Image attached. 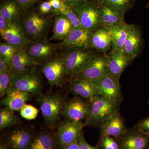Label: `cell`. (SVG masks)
Returning a JSON list of instances; mask_svg holds the SVG:
<instances>
[{"label":"cell","mask_w":149,"mask_h":149,"mask_svg":"<svg viewBox=\"0 0 149 149\" xmlns=\"http://www.w3.org/2000/svg\"><path fill=\"white\" fill-rule=\"evenodd\" d=\"M91 101V111L88 118L83 123L85 126L97 127L118 111L119 104L102 96L94 98Z\"/></svg>","instance_id":"cell-1"},{"label":"cell","mask_w":149,"mask_h":149,"mask_svg":"<svg viewBox=\"0 0 149 149\" xmlns=\"http://www.w3.org/2000/svg\"><path fill=\"white\" fill-rule=\"evenodd\" d=\"M108 55H93L82 68L72 77L73 79L94 81L108 75Z\"/></svg>","instance_id":"cell-2"},{"label":"cell","mask_w":149,"mask_h":149,"mask_svg":"<svg viewBox=\"0 0 149 149\" xmlns=\"http://www.w3.org/2000/svg\"><path fill=\"white\" fill-rule=\"evenodd\" d=\"M37 102L46 124L51 128L54 127L64 106L63 98L58 94L50 93L40 96Z\"/></svg>","instance_id":"cell-3"},{"label":"cell","mask_w":149,"mask_h":149,"mask_svg":"<svg viewBox=\"0 0 149 149\" xmlns=\"http://www.w3.org/2000/svg\"><path fill=\"white\" fill-rule=\"evenodd\" d=\"M72 8L85 29L93 32L102 26L100 8L95 0H87Z\"/></svg>","instance_id":"cell-4"},{"label":"cell","mask_w":149,"mask_h":149,"mask_svg":"<svg viewBox=\"0 0 149 149\" xmlns=\"http://www.w3.org/2000/svg\"><path fill=\"white\" fill-rule=\"evenodd\" d=\"M9 86L29 94L39 95L42 92V80L35 66L23 72L13 73Z\"/></svg>","instance_id":"cell-5"},{"label":"cell","mask_w":149,"mask_h":149,"mask_svg":"<svg viewBox=\"0 0 149 149\" xmlns=\"http://www.w3.org/2000/svg\"><path fill=\"white\" fill-rule=\"evenodd\" d=\"M25 33L32 40L45 39L50 26V21L41 13L30 12L26 14L22 20Z\"/></svg>","instance_id":"cell-6"},{"label":"cell","mask_w":149,"mask_h":149,"mask_svg":"<svg viewBox=\"0 0 149 149\" xmlns=\"http://www.w3.org/2000/svg\"><path fill=\"white\" fill-rule=\"evenodd\" d=\"M24 49L37 65L44 64L52 58L59 47L58 44L50 42L44 39L31 40Z\"/></svg>","instance_id":"cell-7"},{"label":"cell","mask_w":149,"mask_h":149,"mask_svg":"<svg viewBox=\"0 0 149 149\" xmlns=\"http://www.w3.org/2000/svg\"><path fill=\"white\" fill-rule=\"evenodd\" d=\"M90 49L76 47L66 49L64 61L66 74L72 77L80 70L95 53Z\"/></svg>","instance_id":"cell-8"},{"label":"cell","mask_w":149,"mask_h":149,"mask_svg":"<svg viewBox=\"0 0 149 149\" xmlns=\"http://www.w3.org/2000/svg\"><path fill=\"white\" fill-rule=\"evenodd\" d=\"M0 33L6 42L18 50L24 49L32 40L25 33L22 21L8 22L6 28Z\"/></svg>","instance_id":"cell-9"},{"label":"cell","mask_w":149,"mask_h":149,"mask_svg":"<svg viewBox=\"0 0 149 149\" xmlns=\"http://www.w3.org/2000/svg\"><path fill=\"white\" fill-rule=\"evenodd\" d=\"M83 99L81 97H74L65 103L62 114L70 120H86L90 114L91 101Z\"/></svg>","instance_id":"cell-10"},{"label":"cell","mask_w":149,"mask_h":149,"mask_svg":"<svg viewBox=\"0 0 149 149\" xmlns=\"http://www.w3.org/2000/svg\"><path fill=\"white\" fill-rule=\"evenodd\" d=\"M101 96L117 104L122 101V95L119 80L109 75L93 81Z\"/></svg>","instance_id":"cell-11"},{"label":"cell","mask_w":149,"mask_h":149,"mask_svg":"<svg viewBox=\"0 0 149 149\" xmlns=\"http://www.w3.org/2000/svg\"><path fill=\"white\" fill-rule=\"evenodd\" d=\"M84 127L82 121L68 120L60 125L58 130V139L63 146L78 141V138Z\"/></svg>","instance_id":"cell-12"},{"label":"cell","mask_w":149,"mask_h":149,"mask_svg":"<svg viewBox=\"0 0 149 149\" xmlns=\"http://www.w3.org/2000/svg\"><path fill=\"white\" fill-rule=\"evenodd\" d=\"M93 32L83 27L73 28L67 37L58 43L59 49L81 47L92 49L91 35Z\"/></svg>","instance_id":"cell-13"},{"label":"cell","mask_w":149,"mask_h":149,"mask_svg":"<svg viewBox=\"0 0 149 149\" xmlns=\"http://www.w3.org/2000/svg\"><path fill=\"white\" fill-rule=\"evenodd\" d=\"M42 70L51 86L61 85L66 74L64 61L61 58H55L46 62L43 65Z\"/></svg>","instance_id":"cell-14"},{"label":"cell","mask_w":149,"mask_h":149,"mask_svg":"<svg viewBox=\"0 0 149 149\" xmlns=\"http://www.w3.org/2000/svg\"><path fill=\"white\" fill-rule=\"evenodd\" d=\"M108 57V75L119 80L123 72L133 59L123 49L111 52Z\"/></svg>","instance_id":"cell-15"},{"label":"cell","mask_w":149,"mask_h":149,"mask_svg":"<svg viewBox=\"0 0 149 149\" xmlns=\"http://www.w3.org/2000/svg\"><path fill=\"white\" fill-rule=\"evenodd\" d=\"M6 97L1 102V105L12 111H19L29 99L30 94L9 86Z\"/></svg>","instance_id":"cell-16"},{"label":"cell","mask_w":149,"mask_h":149,"mask_svg":"<svg viewBox=\"0 0 149 149\" xmlns=\"http://www.w3.org/2000/svg\"><path fill=\"white\" fill-rule=\"evenodd\" d=\"M102 137H118L123 135L126 131L124 120L118 111L104 121L100 125Z\"/></svg>","instance_id":"cell-17"},{"label":"cell","mask_w":149,"mask_h":149,"mask_svg":"<svg viewBox=\"0 0 149 149\" xmlns=\"http://www.w3.org/2000/svg\"><path fill=\"white\" fill-rule=\"evenodd\" d=\"M91 48L101 53L106 54L112 48V39L110 31L106 26H102L94 30L91 38Z\"/></svg>","instance_id":"cell-18"},{"label":"cell","mask_w":149,"mask_h":149,"mask_svg":"<svg viewBox=\"0 0 149 149\" xmlns=\"http://www.w3.org/2000/svg\"><path fill=\"white\" fill-rule=\"evenodd\" d=\"M134 25L125 22L119 25L106 26L111 33L112 39L111 52L123 49L126 39Z\"/></svg>","instance_id":"cell-19"},{"label":"cell","mask_w":149,"mask_h":149,"mask_svg":"<svg viewBox=\"0 0 149 149\" xmlns=\"http://www.w3.org/2000/svg\"><path fill=\"white\" fill-rule=\"evenodd\" d=\"M70 90L81 97L91 101L95 97L100 96L95 83L88 80L73 79Z\"/></svg>","instance_id":"cell-20"},{"label":"cell","mask_w":149,"mask_h":149,"mask_svg":"<svg viewBox=\"0 0 149 149\" xmlns=\"http://www.w3.org/2000/svg\"><path fill=\"white\" fill-rule=\"evenodd\" d=\"M100 8L102 26L119 25L125 23V14L104 3L97 2Z\"/></svg>","instance_id":"cell-21"},{"label":"cell","mask_w":149,"mask_h":149,"mask_svg":"<svg viewBox=\"0 0 149 149\" xmlns=\"http://www.w3.org/2000/svg\"><path fill=\"white\" fill-rule=\"evenodd\" d=\"M143 45L142 35L138 27L134 25L126 39L123 51L125 54L133 60L141 52Z\"/></svg>","instance_id":"cell-22"},{"label":"cell","mask_w":149,"mask_h":149,"mask_svg":"<svg viewBox=\"0 0 149 149\" xmlns=\"http://www.w3.org/2000/svg\"><path fill=\"white\" fill-rule=\"evenodd\" d=\"M9 65L13 73H16L28 70L36 64L23 49L17 51L10 62Z\"/></svg>","instance_id":"cell-23"},{"label":"cell","mask_w":149,"mask_h":149,"mask_svg":"<svg viewBox=\"0 0 149 149\" xmlns=\"http://www.w3.org/2000/svg\"><path fill=\"white\" fill-rule=\"evenodd\" d=\"M73 28L72 23L66 17L63 15H56L51 39L63 41L68 36Z\"/></svg>","instance_id":"cell-24"},{"label":"cell","mask_w":149,"mask_h":149,"mask_svg":"<svg viewBox=\"0 0 149 149\" xmlns=\"http://www.w3.org/2000/svg\"><path fill=\"white\" fill-rule=\"evenodd\" d=\"M32 133L26 129H17L13 131L9 137L11 146L14 149H25L32 142Z\"/></svg>","instance_id":"cell-25"},{"label":"cell","mask_w":149,"mask_h":149,"mask_svg":"<svg viewBox=\"0 0 149 149\" xmlns=\"http://www.w3.org/2000/svg\"><path fill=\"white\" fill-rule=\"evenodd\" d=\"M23 10L15 0H9L0 6V15L9 22L21 21Z\"/></svg>","instance_id":"cell-26"},{"label":"cell","mask_w":149,"mask_h":149,"mask_svg":"<svg viewBox=\"0 0 149 149\" xmlns=\"http://www.w3.org/2000/svg\"><path fill=\"white\" fill-rule=\"evenodd\" d=\"M148 144V140L139 131L131 132L126 136L123 142V149H145Z\"/></svg>","instance_id":"cell-27"},{"label":"cell","mask_w":149,"mask_h":149,"mask_svg":"<svg viewBox=\"0 0 149 149\" xmlns=\"http://www.w3.org/2000/svg\"><path fill=\"white\" fill-rule=\"evenodd\" d=\"M55 141L53 136L49 133H42L31 142L29 149H54Z\"/></svg>","instance_id":"cell-28"},{"label":"cell","mask_w":149,"mask_h":149,"mask_svg":"<svg viewBox=\"0 0 149 149\" xmlns=\"http://www.w3.org/2000/svg\"><path fill=\"white\" fill-rule=\"evenodd\" d=\"M21 123L19 118L13 111L7 108L1 109L0 110V130Z\"/></svg>","instance_id":"cell-29"},{"label":"cell","mask_w":149,"mask_h":149,"mask_svg":"<svg viewBox=\"0 0 149 149\" xmlns=\"http://www.w3.org/2000/svg\"><path fill=\"white\" fill-rule=\"evenodd\" d=\"M97 2L104 3L114 9L125 13L130 10L136 0H95Z\"/></svg>","instance_id":"cell-30"},{"label":"cell","mask_w":149,"mask_h":149,"mask_svg":"<svg viewBox=\"0 0 149 149\" xmlns=\"http://www.w3.org/2000/svg\"><path fill=\"white\" fill-rule=\"evenodd\" d=\"M54 13L56 15H63L66 17L72 23L73 28L83 27L73 8L65 3L62 8L59 10L54 12Z\"/></svg>","instance_id":"cell-31"},{"label":"cell","mask_w":149,"mask_h":149,"mask_svg":"<svg viewBox=\"0 0 149 149\" xmlns=\"http://www.w3.org/2000/svg\"><path fill=\"white\" fill-rule=\"evenodd\" d=\"M18 50L9 43H2L0 45V56L4 58L9 64L15 54Z\"/></svg>","instance_id":"cell-32"},{"label":"cell","mask_w":149,"mask_h":149,"mask_svg":"<svg viewBox=\"0 0 149 149\" xmlns=\"http://www.w3.org/2000/svg\"><path fill=\"white\" fill-rule=\"evenodd\" d=\"M13 74V72L11 70L0 74V96L1 97L6 95Z\"/></svg>","instance_id":"cell-33"},{"label":"cell","mask_w":149,"mask_h":149,"mask_svg":"<svg viewBox=\"0 0 149 149\" xmlns=\"http://www.w3.org/2000/svg\"><path fill=\"white\" fill-rule=\"evenodd\" d=\"M22 117L28 120L35 119L38 113V109L31 105L25 104L19 111Z\"/></svg>","instance_id":"cell-34"},{"label":"cell","mask_w":149,"mask_h":149,"mask_svg":"<svg viewBox=\"0 0 149 149\" xmlns=\"http://www.w3.org/2000/svg\"><path fill=\"white\" fill-rule=\"evenodd\" d=\"M102 146L104 149H119V146L110 136L103 137Z\"/></svg>","instance_id":"cell-35"},{"label":"cell","mask_w":149,"mask_h":149,"mask_svg":"<svg viewBox=\"0 0 149 149\" xmlns=\"http://www.w3.org/2000/svg\"><path fill=\"white\" fill-rule=\"evenodd\" d=\"M138 131L145 135H149V117L139 122L137 125Z\"/></svg>","instance_id":"cell-36"},{"label":"cell","mask_w":149,"mask_h":149,"mask_svg":"<svg viewBox=\"0 0 149 149\" xmlns=\"http://www.w3.org/2000/svg\"><path fill=\"white\" fill-rule=\"evenodd\" d=\"M24 10L31 7L40 0H15Z\"/></svg>","instance_id":"cell-37"},{"label":"cell","mask_w":149,"mask_h":149,"mask_svg":"<svg viewBox=\"0 0 149 149\" xmlns=\"http://www.w3.org/2000/svg\"><path fill=\"white\" fill-rule=\"evenodd\" d=\"M78 142L80 149H99L97 147L93 146L88 144L85 141L82 133L78 138Z\"/></svg>","instance_id":"cell-38"},{"label":"cell","mask_w":149,"mask_h":149,"mask_svg":"<svg viewBox=\"0 0 149 149\" xmlns=\"http://www.w3.org/2000/svg\"><path fill=\"white\" fill-rule=\"evenodd\" d=\"M52 5L49 1H45L41 3L39 6V10L42 14L49 13L52 8Z\"/></svg>","instance_id":"cell-39"},{"label":"cell","mask_w":149,"mask_h":149,"mask_svg":"<svg viewBox=\"0 0 149 149\" xmlns=\"http://www.w3.org/2000/svg\"><path fill=\"white\" fill-rule=\"evenodd\" d=\"M11 70L9 64L3 58L0 56V74Z\"/></svg>","instance_id":"cell-40"},{"label":"cell","mask_w":149,"mask_h":149,"mask_svg":"<svg viewBox=\"0 0 149 149\" xmlns=\"http://www.w3.org/2000/svg\"><path fill=\"white\" fill-rule=\"evenodd\" d=\"M49 1L54 8V12L59 10L64 5V3L61 0H49Z\"/></svg>","instance_id":"cell-41"},{"label":"cell","mask_w":149,"mask_h":149,"mask_svg":"<svg viewBox=\"0 0 149 149\" xmlns=\"http://www.w3.org/2000/svg\"><path fill=\"white\" fill-rule=\"evenodd\" d=\"M66 5L71 8L74 7L80 3L87 1V0H61Z\"/></svg>","instance_id":"cell-42"},{"label":"cell","mask_w":149,"mask_h":149,"mask_svg":"<svg viewBox=\"0 0 149 149\" xmlns=\"http://www.w3.org/2000/svg\"><path fill=\"white\" fill-rule=\"evenodd\" d=\"M8 22L3 17L0 15V32H2L6 28Z\"/></svg>","instance_id":"cell-43"},{"label":"cell","mask_w":149,"mask_h":149,"mask_svg":"<svg viewBox=\"0 0 149 149\" xmlns=\"http://www.w3.org/2000/svg\"><path fill=\"white\" fill-rule=\"evenodd\" d=\"M62 149H80L78 141L63 146Z\"/></svg>","instance_id":"cell-44"},{"label":"cell","mask_w":149,"mask_h":149,"mask_svg":"<svg viewBox=\"0 0 149 149\" xmlns=\"http://www.w3.org/2000/svg\"><path fill=\"white\" fill-rule=\"evenodd\" d=\"M0 149H7L6 147L5 146H4V145H3V144H2V145H1V146H0Z\"/></svg>","instance_id":"cell-45"}]
</instances>
